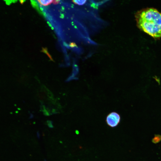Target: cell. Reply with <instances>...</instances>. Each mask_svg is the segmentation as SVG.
Wrapping results in <instances>:
<instances>
[{
    "label": "cell",
    "mask_w": 161,
    "mask_h": 161,
    "mask_svg": "<svg viewBox=\"0 0 161 161\" xmlns=\"http://www.w3.org/2000/svg\"><path fill=\"white\" fill-rule=\"evenodd\" d=\"M137 27L155 38L161 37V13L153 8H147L135 14Z\"/></svg>",
    "instance_id": "obj_1"
},
{
    "label": "cell",
    "mask_w": 161,
    "mask_h": 161,
    "mask_svg": "<svg viewBox=\"0 0 161 161\" xmlns=\"http://www.w3.org/2000/svg\"><path fill=\"white\" fill-rule=\"evenodd\" d=\"M120 116L117 112H112L106 116V122L109 127L114 128L117 126L120 121Z\"/></svg>",
    "instance_id": "obj_2"
},
{
    "label": "cell",
    "mask_w": 161,
    "mask_h": 161,
    "mask_svg": "<svg viewBox=\"0 0 161 161\" xmlns=\"http://www.w3.org/2000/svg\"><path fill=\"white\" fill-rule=\"evenodd\" d=\"M53 0H38L40 3L44 6H47L50 4L52 3Z\"/></svg>",
    "instance_id": "obj_3"
},
{
    "label": "cell",
    "mask_w": 161,
    "mask_h": 161,
    "mask_svg": "<svg viewBox=\"0 0 161 161\" xmlns=\"http://www.w3.org/2000/svg\"><path fill=\"white\" fill-rule=\"evenodd\" d=\"M161 140V136L157 134L156 135L154 138L152 140V142L154 143H156L159 142Z\"/></svg>",
    "instance_id": "obj_4"
},
{
    "label": "cell",
    "mask_w": 161,
    "mask_h": 161,
    "mask_svg": "<svg viewBox=\"0 0 161 161\" xmlns=\"http://www.w3.org/2000/svg\"><path fill=\"white\" fill-rule=\"evenodd\" d=\"M72 1L75 4L78 5H83L84 4L86 0H73Z\"/></svg>",
    "instance_id": "obj_5"
},
{
    "label": "cell",
    "mask_w": 161,
    "mask_h": 161,
    "mask_svg": "<svg viewBox=\"0 0 161 161\" xmlns=\"http://www.w3.org/2000/svg\"><path fill=\"white\" fill-rule=\"evenodd\" d=\"M47 123L48 127L51 128H53V126L52 122L50 120H47Z\"/></svg>",
    "instance_id": "obj_6"
},
{
    "label": "cell",
    "mask_w": 161,
    "mask_h": 161,
    "mask_svg": "<svg viewBox=\"0 0 161 161\" xmlns=\"http://www.w3.org/2000/svg\"><path fill=\"white\" fill-rule=\"evenodd\" d=\"M69 46L71 47H73L77 46V45L75 43L72 42L70 43Z\"/></svg>",
    "instance_id": "obj_7"
},
{
    "label": "cell",
    "mask_w": 161,
    "mask_h": 161,
    "mask_svg": "<svg viewBox=\"0 0 161 161\" xmlns=\"http://www.w3.org/2000/svg\"><path fill=\"white\" fill-rule=\"evenodd\" d=\"M60 1V0H53L52 3L54 4H56L59 3Z\"/></svg>",
    "instance_id": "obj_8"
},
{
    "label": "cell",
    "mask_w": 161,
    "mask_h": 161,
    "mask_svg": "<svg viewBox=\"0 0 161 161\" xmlns=\"http://www.w3.org/2000/svg\"><path fill=\"white\" fill-rule=\"evenodd\" d=\"M37 136L38 138H40V134L38 131H37Z\"/></svg>",
    "instance_id": "obj_9"
},
{
    "label": "cell",
    "mask_w": 161,
    "mask_h": 161,
    "mask_svg": "<svg viewBox=\"0 0 161 161\" xmlns=\"http://www.w3.org/2000/svg\"><path fill=\"white\" fill-rule=\"evenodd\" d=\"M25 1H22V0H21L20 1V2H21V4H22L24 2H23Z\"/></svg>",
    "instance_id": "obj_10"
},
{
    "label": "cell",
    "mask_w": 161,
    "mask_h": 161,
    "mask_svg": "<svg viewBox=\"0 0 161 161\" xmlns=\"http://www.w3.org/2000/svg\"><path fill=\"white\" fill-rule=\"evenodd\" d=\"M75 132H76V134H78V131H76Z\"/></svg>",
    "instance_id": "obj_11"
},
{
    "label": "cell",
    "mask_w": 161,
    "mask_h": 161,
    "mask_svg": "<svg viewBox=\"0 0 161 161\" xmlns=\"http://www.w3.org/2000/svg\"><path fill=\"white\" fill-rule=\"evenodd\" d=\"M60 143H62V142L61 141H60Z\"/></svg>",
    "instance_id": "obj_12"
},
{
    "label": "cell",
    "mask_w": 161,
    "mask_h": 161,
    "mask_svg": "<svg viewBox=\"0 0 161 161\" xmlns=\"http://www.w3.org/2000/svg\"><path fill=\"white\" fill-rule=\"evenodd\" d=\"M44 161H47L46 160H44Z\"/></svg>",
    "instance_id": "obj_13"
}]
</instances>
